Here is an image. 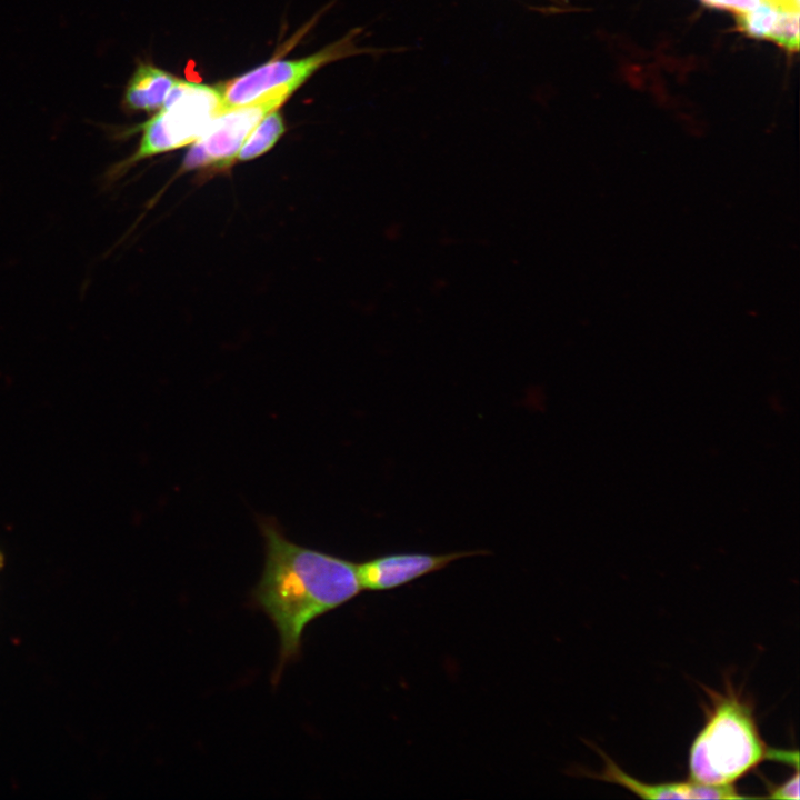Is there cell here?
<instances>
[{
	"instance_id": "cell-1",
	"label": "cell",
	"mask_w": 800,
	"mask_h": 800,
	"mask_svg": "<svg viewBox=\"0 0 800 800\" xmlns=\"http://www.w3.org/2000/svg\"><path fill=\"white\" fill-rule=\"evenodd\" d=\"M266 560L251 593L252 603L272 621L280 639L276 684L302 648L306 628L356 598L361 587L357 563L289 540L273 518H261Z\"/></svg>"
},
{
	"instance_id": "cell-2",
	"label": "cell",
	"mask_w": 800,
	"mask_h": 800,
	"mask_svg": "<svg viewBox=\"0 0 800 800\" xmlns=\"http://www.w3.org/2000/svg\"><path fill=\"white\" fill-rule=\"evenodd\" d=\"M710 699L707 721L689 752L691 781L728 787L764 760L799 766L798 751L769 748L763 741L752 704L728 683L722 692L704 688Z\"/></svg>"
},
{
	"instance_id": "cell-3",
	"label": "cell",
	"mask_w": 800,
	"mask_h": 800,
	"mask_svg": "<svg viewBox=\"0 0 800 800\" xmlns=\"http://www.w3.org/2000/svg\"><path fill=\"white\" fill-rule=\"evenodd\" d=\"M221 111L219 86L178 79L158 112L137 126L134 152L112 164L104 179L114 182L142 160L193 143Z\"/></svg>"
},
{
	"instance_id": "cell-4",
	"label": "cell",
	"mask_w": 800,
	"mask_h": 800,
	"mask_svg": "<svg viewBox=\"0 0 800 800\" xmlns=\"http://www.w3.org/2000/svg\"><path fill=\"white\" fill-rule=\"evenodd\" d=\"M296 89L294 86L279 87L249 103L221 111L190 144L180 172L230 168L252 129L266 114L278 110Z\"/></svg>"
},
{
	"instance_id": "cell-5",
	"label": "cell",
	"mask_w": 800,
	"mask_h": 800,
	"mask_svg": "<svg viewBox=\"0 0 800 800\" xmlns=\"http://www.w3.org/2000/svg\"><path fill=\"white\" fill-rule=\"evenodd\" d=\"M351 36L330 44L312 56L294 60H276L219 84L222 111L249 103L266 92L283 87L299 88L322 66L354 53Z\"/></svg>"
},
{
	"instance_id": "cell-6",
	"label": "cell",
	"mask_w": 800,
	"mask_h": 800,
	"mask_svg": "<svg viewBox=\"0 0 800 800\" xmlns=\"http://www.w3.org/2000/svg\"><path fill=\"white\" fill-rule=\"evenodd\" d=\"M488 553V550L453 551L437 554L423 552L389 553L357 563V571L363 590L387 591L443 570L461 558Z\"/></svg>"
},
{
	"instance_id": "cell-7",
	"label": "cell",
	"mask_w": 800,
	"mask_h": 800,
	"mask_svg": "<svg viewBox=\"0 0 800 800\" xmlns=\"http://www.w3.org/2000/svg\"><path fill=\"white\" fill-rule=\"evenodd\" d=\"M604 760L601 772L593 778L619 784L637 796L646 799H744L748 796L739 794L733 786L713 787L693 782H672L650 784L634 779L626 773L607 754L598 750Z\"/></svg>"
},
{
	"instance_id": "cell-8",
	"label": "cell",
	"mask_w": 800,
	"mask_h": 800,
	"mask_svg": "<svg viewBox=\"0 0 800 800\" xmlns=\"http://www.w3.org/2000/svg\"><path fill=\"white\" fill-rule=\"evenodd\" d=\"M178 79L149 62H139L129 78L121 106L128 112L159 110Z\"/></svg>"
},
{
	"instance_id": "cell-9",
	"label": "cell",
	"mask_w": 800,
	"mask_h": 800,
	"mask_svg": "<svg viewBox=\"0 0 800 800\" xmlns=\"http://www.w3.org/2000/svg\"><path fill=\"white\" fill-rule=\"evenodd\" d=\"M286 126L278 110L266 114L244 140L237 161H250L268 152L282 137Z\"/></svg>"
},
{
	"instance_id": "cell-10",
	"label": "cell",
	"mask_w": 800,
	"mask_h": 800,
	"mask_svg": "<svg viewBox=\"0 0 800 800\" xmlns=\"http://www.w3.org/2000/svg\"><path fill=\"white\" fill-rule=\"evenodd\" d=\"M778 11V7L763 0L754 9L734 13L737 29L749 37L767 39Z\"/></svg>"
},
{
	"instance_id": "cell-11",
	"label": "cell",
	"mask_w": 800,
	"mask_h": 800,
	"mask_svg": "<svg viewBox=\"0 0 800 800\" xmlns=\"http://www.w3.org/2000/svg\"><path fill=\"white\" fill-rule=\"evenodd\" d=\"M768 40L789 52L799 50V10L779 9Z\"/></svg>"
},
{
	"instance_id": "cell-12",
	"label": "cell",
	"mask_w": 800,
	"mask_h": 800,
	"mask_svg": "<svg viewBox=\"0 0 800 800\" xmlns=\"http://www.w3.org/2000/svg\"><path fill=\"white\" fill-rule=\"evenodd\" d=\"M767 798L770 799H787V800H798L799 799V771L796 770L794 774L790 777L788 780H786L783 783L772 787L769 790V796Z\"/></svg>"
},
{
	"instance_id": "cell-13",
	"label": "cell",
	"mask_w": 800,
	"mask_h": 800,
	"mask_svg": "<svg viewBox=\"0 0 800 800\" xmlns=\"http://www.w3.org/2000/svg\"><path fill=\"white\" fill-rule=\"evenodd\" d=\"M706 4L719 9L743 12L758 7L763 0H701Z\"/></svg>"
},
{
	"instance_id": "cell-14",
	"label": "cell",
	"mask_w": 800,
	"mask_h": 800,
	"mask_svg": "<svg viewBox=\"0 0 800 800\" xmlns=\"http://www.w3.org/2000/svg\"><path fill=\"white\" fill-rule=\"evenodd\" d=\"M0 563H1V554H0Z\"/></svg>"
}]
</instances>
